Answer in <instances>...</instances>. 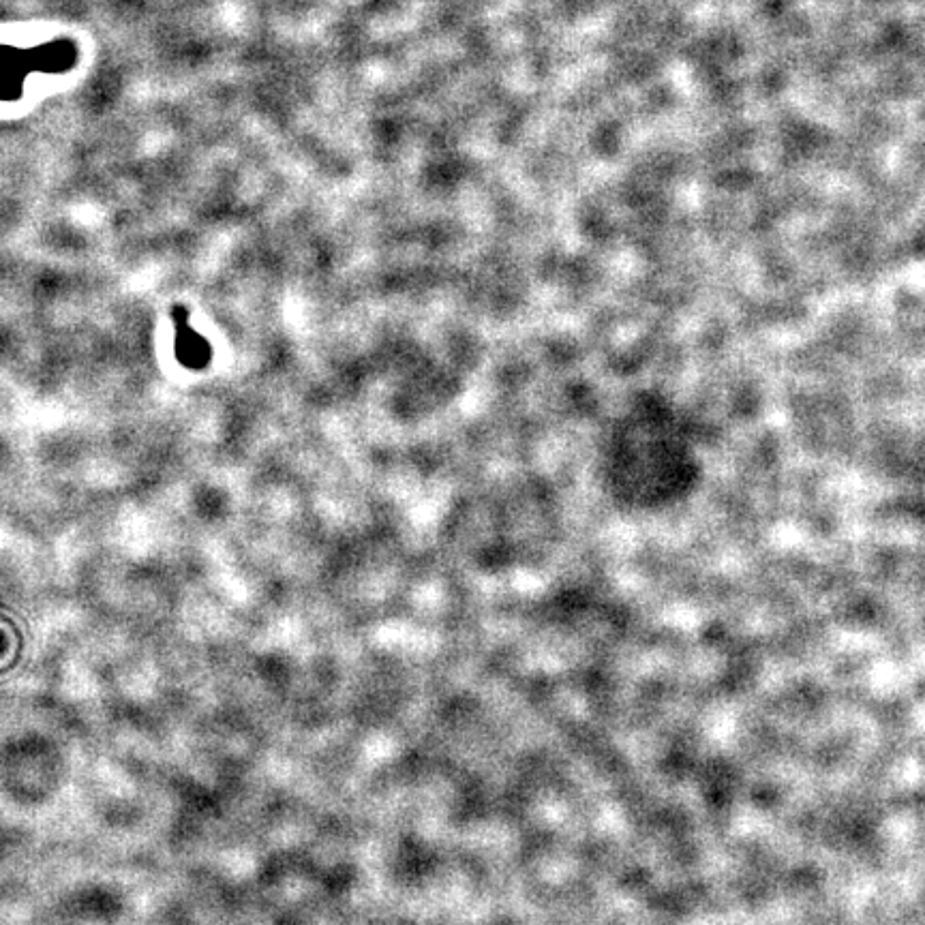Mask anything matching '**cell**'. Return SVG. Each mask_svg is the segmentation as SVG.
Returning <instances> with one entry per match:
<instances>
[{
	"instance_id": "cell-1",
	"label": "cell",
	"mask_w": 925,
	"mask_h": 925,
	"mask_svg": "<svg viewBox=\"0 0 925 925\" xmlns=\"http://www.w3.org/2000/svg\"><path fill=\"white\" fill-rule=\"evenodd\" d=\"M172 320L176 324V358L180 365L193 371L206 369L212 358V347L208 339L191 328L189 311L185 307H174Z\"/></svg>"
}]
</instances>
